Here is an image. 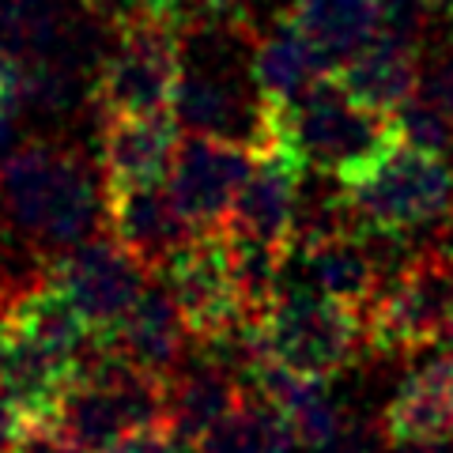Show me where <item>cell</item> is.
Here are the masks:
<instances>
[{
	"label": "cell",
	"mask_w": 453,
	"mask_h": 453,
	"mask_svg": "<svg viewBox=\"0 0 453 453\" xmlns=\"http://www.w3.org/2000/svg\"><path fill=\"white\" fill-rule=\"evenodd\" d=\"M16 73H19V65L0 50V95H16Z\"/></svg>",
	"instance_id": "obj_31"
},
{
	"label": "cell",
	"mask_w": 453,
	"mask_h": 453,
	"mask_svg": "<svg viewBox=\"0 0 453 453\" xmlns=\"http://www.w3.org/2000/svg\"><path fill=\"white\" fill-rule=\"evenodd\" d=\"M423 80L419 50L404 35H378L344 61H336V83L344 88L359 106L393 118L408 98L416 95Z\"/></svg>",
	"instance_id": "obj_13"
},
{
	"label": "cell",
	"mask_w": 453,
	"mask_h": 453,
	"mask_svg": "<svg viewBox=\"0 0 453 453\" xmlns=\"http://www.w3.org/2000/svg\"><path fill=\"white\" fill-rule=\"evenodd\" d=\"M288 19L299 23L333 61H344L371 38L386 35L378 0H291Z\"/></svg>",
	"instance_id": "obj_21"
},
{
	"label": "cell",
	"mask_w": 453,
	"mask_h": 453,
	"mask_svg": "<svg viewBox=\"0 0 453 453\" xmlns=\"http://www.w3.org/2000/svg\"><path fill=\"white\" fill-rule=\"evenodd\" d=\"M427 95H434L453 113V50H446L427 73Z\"/></svg>",
	"instance_id": "obj_29"
},
{
	"label": "cell",
	"mask_w": 453,
	"mask_h": 453,
	"mask_svg": "<svg viewBox=\"0 0 453 453\" xmlns=\"http://www.w3.org/2000/svg\"><path fill=\"white\" fill-rule=\"evenodd\" d=\"M50 280L61 288L95 333H106L151 280V268L113 234H98L53 257Z\"/></svg>",
	"instance_id": "obj_7"
},
{
	"label": "cell",
	"mask_w": 453,
	"mask_h": 453,
	"mask_svg": "<svg viewBox=\"0 0 453 453\" xmlns=\"http://www.w3.org/2000/svg\"><path fill=\"white\" fill-rule=\"evenodd\" d=\"M0 50L16 65L35 61H80V27L68 0H0Z\"/></svg>",
	"instance_id": "obj_18"
},
{
	"label": "cell",
	"mask_w": 453,
	"mask_h": 453,
	"mask_svg": "<svg viewBox=\"0 0 453 453\" xmlns=\"http://www.w3.org/2000/svg\"><path fill=\"white\" fill-rule=\"evenodd\" d=\"M68 378H73V366L65 359L8 329V344L0 356V393L16 404L23 419H50Z\"/></svg>",
	"instance_id": "obj_19"
},
{
	"label": "cell",
	"mask_w": 453,
	"mask_h": 453,
	"mask_svg": "<svg viewBox=\"0 0 453 453\" xmlns=\"http://www.w3.org/2000/svg\"><path fill=\"white\" fill-rule=\"evenodd\" d=\"M389 121L396 144L416 148L423 155H438V159L453 155V113L434 95H412Z\"/></svg>",
	"instance_id": "obj_23"
},
{
	"label": "cell",
	"mask_w": 453,
	"mask_h": 453,
	"mask_svg": "<svg viewBox=\"0 0 453 453\" xmlns=\"http://www.w3.org/2000/svg\"><path fill=\"white\" fill-rule=\"evenodd\" d=\"M178 121L174 113H133L106 118L98 140V163L106 170L110 189L163 181L178 155Z\"/></svg>",
	"instance_id": "obj_14"
},
{
	"label": "cell",
	"mask_w": 453,
	"mask_h": 453,
	"mask_svg": "<svg viewBox=\"0 0 453 453\" xmlns=\"http://www.w3.org/2000/svg\"><path fill=\"white\" fill-rule=\"evenodd\" d=\"M344 186L359 231L412 234L438 226L453 211V166L404 144H393Z\"/></svg>",
	"instance_id": "obj_5"
},
{
	"label": "cell",
	"mask_w": 453,
	"mask_h": 453,
	"mask_svg": "<svg viewBox=\"0 0 453 453\" xmlns=\"http://www.w3.org/2000/svg\"><path fill=\"white\" fill-rule=\"evenodd\" d=\"M393 442L381 423H363L348 419L333 438H325L321 446H310L306 453H389Z\"/></svg>",
	"instance_id": "obj_24"
},
{
	"label": "cell",
	"mask_w": 453,
	"mask_h": 453,
	"mask_svg": "<svg viewBox=\"0 0 453 453\" xmlns=\"http://www.w3.org/2000/svg\"><path fill=\"white\" fill-rule=\"evenodd\" d=\"M159 280L181 306L193 340L219 333L242 318H253L242 303V291H238L223 231H201L159 268Z\"/></svg>",
	"instance_id": "obj_8"
},
{
	"label": "cell",
	"mask_w": 453,
	"mask_h": 453,
	"mask_svg": "<svg viewBox=\"0 0 453 453\" xmlns=\"http://www.w3.org/2000/svg\"><path fill=\"white\" fill-rule=\"evenodd\" d=\"M393 144V121L359 106L336 80H321L295 103L276 106V148L318 174L351 181Z\"/></svg>",
	"instance_id": "obj_2"
},
{
	"label": "cell",
	"mask_w": 453,
	"mask_h": 453,
	"mask_svg": "<svg viewBox=\"0 0 453 453\" xmlns=\"http://www.w3.org/2000/svg\"><path fill=\"white\" fill-rule=\"evenodd\" d=\"M121 356H129L144 371L170 378L189 351V321L174 303L163 280H148L133 306L103 333Z\"/></svg>",
	"instance_id": "obj_12"
},
{
	"label": "cell",
	"mask_w": 453,
	"mask_h": 453,
	"mask_svg": "<svg viewBox=\"0 0 453 453\" xmlns=\"http://www.w3.org/2000/svg\"><path fill=\"white\" fill-rule=\"evenodd\" d=\"M12 453H91V449L73 442L65 431H57L50 419H23Z\"/></svg>",
	"instance_id": "obj_25"
},
{
	"label": "cell",
	"mask_w": 453,
	"mask_h": 453,
	"mask_svg": "<svg viewBox=\"0 0 453 453\" xmlns=\"http://www.w3.org/2000/svg\"><path fill=\"white\" fill-rule=\"evenodd\" d=\"M389 442H416V446H446L453 442V356H442L416 366L381 416Z\"/></svg>",
	"instance_id": "obj_15"
},
{
	"label": "cell",
	"mask_w": 453,
	"mask_h": 453,
	"mask_svg": "<svg viewBox=\"0 0 453 453\" xmlns=\"http://www.w3.org/2000/svg\"><path fill=\"white\" fill-rule=\"evenodd\" d=\"M449 453H453V449H449Z\"/></svg>",
	"instance_id": "obj_35"
},
{
	"label": "cell",
	"mask_w": 453,
	"mask_h": 453,
	"mask_svg": "<svg viewBox=\"0 0 453 453\" xmlns=\"http://www.w3.org/2000/svg\"><path fill=\"white\" fill-rule=\"evenodd\" d=\"M431 8H438V12H446V16H453V0H427Z\"/></svg>",
	"instance_id": "obj_33"
},
{
	"label": "cell",
	"mask_w": 453,
	"mask_h": 453,
	"mask_svg": "<svg viewBox=\"0 0 453 453\" xmlns=\"http://www.w3.org/2000/svg\"><path fill=\"white\" fill-rule=\"evenodd\" d=\"M95 16H103L106 23H125V19H133V16H144V12H151L159 0H83Z\"/></svg>",
	"instance_id": "obj_27"
},
{
	"label": "cell",
	"mask_w": 453,
	"mask_h": 453,
	"mask_svg": "<svg viewBox=\"0 0 453 453\" xmlns=\"http://www.w3.org/2000/svg\"><path fill=\"white\" fill-rule=\"evenodd\" d=\"M295 434L288 419L268 401L242 396L231 416H223L189 453H291Z\"/></svg>",
	"instance_id": "obj_22"
},
{
	"label": "cell",
	"mask_w": 453,
	"mask_h": 453,
	"mask_svg": "<svg viewBox=\"0 0 453 453\" xmlns=\"http://www.w3.org/2000/svg\"><path fill=\"white\" fill-rule=\"evenodd\" d=\"M19 118L23 110L16 103V95H0V163L16 151V140H19Z\"/></svg>",
	"instance_id": "obj_28"
},
{
	"label": "cell",
	"mask_w": 453,
	"mask_h": 453,
	"mask_svg": "<svg viewBox=\"0 0 453 453\" xmlns=\"http://www.w3.org/2000/svg\"><path fill=\"white\" fill-rule=\"evenodd\" d=\"M186 61V31L159 8L118 23L110 50L98 57L91 98L106 118L166 113Z\"/></svg>",
	"instance_id": "obj_3"
},
{
	"label": "cell",
	"mask_w": 453,
	"mask_h": 453,
	"mask_svg": "<svg viewBox=\"0 0 453 453\" xmlns=\"http://www.w3.org/2000/svg\"><path fill=\"white\" fill-rule=\"evenodd\" d=\"M306 166L283 148H268L253 155V166L238 189L231 208V231H242L261 242L288 246L295 234V216H299Z\"/></svg>",
	"instance_id": "obj_11"
},
{
	"label": "cell",
	"mask_w": 453,
	"mask_h": 453,
	"mask_svg": "<svg viewBox=\"0 0 453 453\" xmlns=\"http://www.w3.org/2000/svg\"><path fill=\"white\" fill-rule=\"evenodd\" d=\"M265 356L303 378H333L366 348L363 314L329 299H280L261 318Z\"/></svg>",
	"instance_id": "obj_6"
},
{
	"label": "cell",
	"mask_w": 453,
	"mask_h": 453,
	"mask_svg": "<svg viewBox=\"0 0 453 453\" xmlns=\"http://www.w3.org/2000/svg\"><path fill=\"white\" fill-rule=\"evenodd\" d=\"M453 325V253L427 246L378 283L363 306L366 348L374 356H412Z\"/></svg>",
	"instance_id": "obj_4"
},
{
	"label": "cell",
	"mask_w": 453,
	"mask_h": 453,
	"mask_svg": "<svg viewBox=\"0 0 453 453\" xmlns=\"http://www.w3.org/2000/svg\"><path fill=\"white\" fill-rule=\"evenodd\" d=\"M0 219L46 257L98 238L110 223L103 163L65 144H23L0 163Z\"/></svg>",
	"instance_id": "obj_1"
},
{
	"label": "cell",
	"mask_w": 453,
	"mask_h": 453,
	"mask_svg": "<svg viewBox=\"0 0 453 453\" xmlns=\"http://www.w3.org/2000/svg\"><path fill=\"white\" fill-rule=\"evenodd\" d=\"M8 329L16 336L35 340L38 348L53 351L57 359H65L68 366H76V359L91 348L95 329L88 325V318L73 306V299L57 288V283H42L31 295L8 310Z\"/></svg>",
	"instance_id": "obj_20"
},
{
	"label": "cell",
	"mask_w": 453,
	"mask_h": 453,
	"mask_svg": "<svg viewBox=\"0 0 453 453\" xmlns=\"http://www.w3.org/2000/svg\"><path fill=\"white\" fill-rule=\"evenodd\" d=\"M333 65H336L333 57L288 16H283L273 31L253 35V46H250L253 83H257V91L273 106H288L299 95H306L310 88H318V83L329 76Z\"/></svg>",
	"instance_id": "obj_16"
},
{
	"label": "cell",
	"mask_w": 453,
	"mask_h": 453,
	"mask_svg": "<svg viewBox=\"0 0 453 453\" xmlns=\"http://www.w3.org/2000/svg\"><path fill=\"white\" fill-rule=\"evenodd\" d=\"M106 453H189V449L178 442L170 427H144V431L125 434L121 442Z\"/></svg>",
	"instance_id": "obj_26"
},
{
	"label": "cell",
	"mask_w": 453,
	"mask_h": 453,
	"mask_svg": "<svg viewBox=\"0 0 453 453\" xmlns=\"http://www.w3.org/2000/svg\"><path fill=\"white\" fill-rule=\"evenodd\" d=\"M242 386L223 366L196 356L193 363H181L166 378V427L186 449L216 427L223 416H231L242 401Z\"/></svg>",
	"instance_id": "obj_17"
},
{
	"label": "cell",
	"mask_w": 453,
	"mask_h": 453,
	"mask_svg": "<svg viewBox=\"0 0 453 453\" xmlns=\"http://www.w3.org/2000/svg\"><path fill=\"white\" fill-rule=\"evenodd\" d=\"M19 427H23V416L16 412V404H12L8 396L0 393V453H12Z\"/></svg>",
	"instance_id": "obj_30"
},
{
	"label": "cell",
	"mask_w": 453,
	"mask_h": 453,
	"mask_svg": "<svg viewBox=\"0 0 453 453\" xmlns=\"http://www.w3.org/2000/svg\"><path fill=\"white\" fill-rule=\"evenodd\" d=\"M253 155L257 151L201 133H189L178 144L166 186L196 231H223L231 223V208L253 166Z\"/></svg>",
	"instance_id": "obj_9"
},
{
	"label": "cell",
	"mask_w": 453,
	"mask_h": 453,
	"mask_svg": "<svg viewBox=\"0 0 453 453\" xmlns=\"http://www.w3.org/2000/svg\"><path fill=\"white\" fill-rule=\"evenodd\" d=\"M442 348H446L449 356H453V325H449V329H446V336H442Z\"/></svg>",
	"instance_id": "obj_34"
},
{
	"label": "cell",
	"mask_w": 453,
	"mask_h": 453,
	"mask_svg": "<svg viewBox=\"0 0 453 453\" xmlns=\"http://www.w3.org/2000/svg\"><path fill=\"white\" fill-rule=\"evenodd\" d=\"M4 344H8V314L0 310V356H4Z\"/></svg>",
	"instance_id": "obj_32"
},
{
	"label": "cell",
	"mask_w": 453,
	"mask_h": 453,
	"mask_svg": "<svg viewBox=\"0 0 453 453\" xmlns=\"http://www.w3.org/2000/svg\"><path fill=\"white\" fill-rule=\"evenodd\" d=\"M106 231L118 242L136 253L151 273L174 257L181 246H189L196 226L174 201V193L163 181H148V186H118L110 189V223Z\"/></svg>",
	"instance_id": "obj_10"
}]
</instances>
